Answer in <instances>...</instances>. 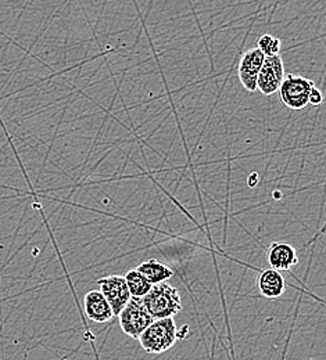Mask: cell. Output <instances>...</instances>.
Returning a JSON list of instances; mask_svg holds the SVG:
<instances>
[{"mask_svg":"<svg viewBox=\"0 0 326 360\" xmlns=\"http://www.w3.org/2000/svg\"><path fill=\"white\" fill-rule=\"evenodd\" d=\"M142 301L153 319L174 317L182 311L180 291L165 281L153 284Z\"/></svg>","mask_w":326,"mask_h":360,"instance_id":"1","label":"cell"},{"mask_svg":"<svg viewBox=\"0 0 326 360\" xmlns=\"http://www.w3.org/2000/svg\"><path fill=\"white\" fill-rule=\"evenodd\" d=\"M177 330L178 327L174 317L154 319L150 326L140 334L138 340L142 348L147 354H164L175 345L178 340Z\"/></svg>","mask_w":326,"mask_h":360,"instance_id":"2","label":"cell"},{"mask_svg":"<svg viewBox=\"0 0 326 360\" xmlns=\"http://www.w3.org/2000/svg\"><path fill=\"white\" fill-rule=\"evenodd\" d=\"M315 88L311 79L300 75H287L280 84V101L290 110H303L310 104V93Z\"/></svg>","mask_w":326,"mask_h":360,"instance_id":"3","label":"cell"},{"mask_svg":"<svg viewBox=\"0 0 326 360\" xmlns=\"http://www.w3.org/2000/svg\"><path fill=\"white\" fill-rule=\"evenodd\" d=\"M120 326L121 330L131 338L138 340L140 334L150 326V323L154 320L153 316L149 314L146 309L142 298L132 297L130 302L125 305V308L120 312Z\"/></svg>","mask_w":326,"mask_h":360,"instance_id":"4","label":"cell"},{"mask_svg":"<svg viewBox=\"0 0 326 360\" xmlns=\"http://www.w3.org/2000/svg\"><path fill=\"white\" fill-rule=\"evenodd\" d=\"M97 284L100 291L111 305L114 317L120 315V312L125 308V305L132 298L125 276H118V274L107 276V277L99 278Z\"/></svg>","mask_w":326,"mask_h":360,"instance_id":"5","label":"cell"},{"mask_svg":"<svg viewBox=\"0 0 326 360\" xmlns=\"http://www.w3.org/2000/svg\"><path fill=\"white\" fill-rule=\"evenodd\" d=\"M284 79V65L280 54L265 56L257 79V90L264 96H272L280 88Z\"/></svg>","mask_w":326,"mask_h":360,"instance_id":"6","label":"cell"},{"mask_svg":"<svg viewBox=\"0 0 326 360\" xmlns=\"http://www.w3.org/2000/svg\"><path fill=\"white\" fill-rule=\"evenodd\" d=\"M264 60H265V54L258 47L247 50L240 58L237 77L242 86L250 93L257 90V79H258V74Z\"/></svg>","mask_w":326,"mask_h":360,"instance_id":"7","label":"cell"},{"mask_svg":"<svg viewBox=\"0 0 326 360\" xmlns=\"http://www.w3.org/2000/svg\"><path fill=\"white\" fill-rule=\"evenodd\" d=\"M267 262L270 268L286 271L299 264L297 251L291 244L275 241L267 250Z\"/></svg>","mask_w":326,"mask_h":360,"instance_id":"8","label":"cell"},{"mask_svg":"<svg viewBox=\"0 0 326 360\" xmlns=\"http://www.w3.org/2000/svg\"><path fill=\"white\" fill-rule=\"evenodd\" d=\"M84 311L87 317L94 323H107L114 317L111 305L100 290H91L85 294Z\"/></svg>","mask_w":326,"mask_h":360,"instance_id":"9","label":"cell"},{"mask_svg":"<svg viewBox=\"0 0 326 360\" xmlns=\"http://www.w3.org/2000/svg\"><path fill=\"white\" fill-rule=\"evenodd\" d=\"M256 283L260 294L270 300L280 298L286 291V280L283 274L280 270L272 268L261 270L257 276Z\"/></svg>","mask_w":326,"mask_h":360,"instance_id":"10","label":"cell"},{"mask_svg":"<svg viewBox=\"0 0 326 360\" xmlns=\"http://www.w3.org/2000/svg\"><path fill=\"white\" fill-rule=\"evenodd\" d=\"M137 269L142 271V274L151 284L167 281V280H170L174 276L173 269H170L168 266H165L164 264H161V262H158L156 259H147V261L142 262Z\"/></svg>","mask_w":326,"mask_h":360,"instance_id":"11","label":"cell"},{"mask_svg":"<svg viewBox=\"0 0 326 360\" xmlns=\"http://www.w3.org/2000/svg\"><path fill=\"white\" fill-rule=\"evenodd\" d=\"M125 280L128 284V288L131 291L132 297H138V298H143L149 290L151 288V283L142 274V271L138 269L130 270L125 274Z\"/></svg>","mask_w":326,"mask_h":360,"instance_id":"12","label":"cell"},{"mask_svg":"<svg viewBox=\"0 0 326 360\" xmlns=\"http://www.w3.org/2000/svg\"><path fill=\"white\" fill-rule=\"evenodd\" d=\"M257 47L265 54V56H275L280 54V41L274 35L265 34L257 41Z\"/></svg>","mask_w":326,"mask_h":360,"instance_id":"13","label":"cell"},{"mask_svg":"<svg viewBox=\"0 0 326 360\" xmlns=\"http://www.w3.org/2000/svg\"><path fill=\"white\" fill-rule=\"evenodd\" d=\"M322 101H324V94H322V91L320 89H317V88H314V89L311 90V93H310V104H313V105H320V104H322Z\"/></svg>","mask_w":326,"mask_h":360,"instance_id":"14","label":"cell"},{"mask_svg":"<svg viewBox=\"0 0 326 360\" xmlns=\"http://www.w3.org/2000/svg\"><path fill=\"white\" fill-rule=\"evenodd\" d=\"M189 335H190V330H189V326H187V324L177 330V337H178V340H187Z\"/></svg>","mask_w":326,"mask_h":360,"instance_id":"15","label":"cell"},{"mask_svg":"<svg viewBox=\"0 0 326 360\" xmlns=\"http://www.w3.org/2000/svg\"><path fill=\"white\" fill-rule=\"evenodd\" d=\"M257 183H258V175L257 174H251L250 178H249V186L254 187Z\"/></svg>","mask_w":326,"mask_h":360,"instance_id":"16","label":"cell"}]
</instances>
